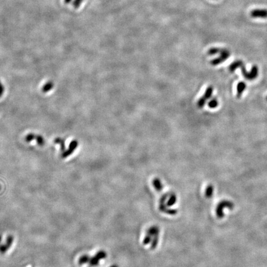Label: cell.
<instances>
[{"mask_svg": "<svg viewBox=\"0 0 267 267\" xmlns=\"http://www.w3.org/2000/svg\"><path fill=\"white\" fill-rule=\"evenodd\" d=\"M250 16L253 18H267V9H255L250 12Z\"/></svg>", "mask_w": 267, "mask_h": 267, "instance_id": "7a4b0ae2", "label": "cell"}, {"mask_svg": "<svg viewBox=\"0 0 267 267\" xmlns=\"http://www.w3.org/2000/svg\"><path fill=\"white\" fill-rule=\"evenodd\" d=\"M213 90V88H212L211 87H208L207 89V90H206V91H205V94H204V97L206 100H207V98H209L211 96V94H212Z\"/></svg>", "mask_w": 267, "mask_h": 267, "instance_id": "ba28073f", "label": "cell"}, {"mask_svg": "<svg viewBox=\"0 0 267 267\" xmlns=\"http://www.w3.org/2000/svg\"><path fill=\"white\" fill-rule=\"evenodd\" d=\"M73 1V0H64L65 3H66V4H68V3H72ZM82 1H83V0H74V2H73V6H74L75 8H79V7L80 6L81 3L82 2Z\"/></svg>", "mask_w": 267, "mask_h": 267, "instance_id": "52a82bcc", "label": "cell"}, {"mask_svg": "<svg viewBox=\"0 0 267 267\" xmlns=\"http://www.w3.org/2000/svg\"><path fill=\"white\" fill-rule=\"evenodd\" d=\"M12 242V238L11 236L8 237V239H7V243L6 245H3L0 246V251H1L2 253H4L6 250L9 248L8 247H9Z\"/></svg>", "mask_w": 267, "mask_h": 267, "instance_id": "5b68a950", "label": "cell"}, {"mask_svg": "<svg viewBox=\"0 0 267 267\" xmlns=\"http://www.w3.org/2000/svg\"><path fill=\"white\" fill-rule=\"evenodd\" d=\"M241 69H242V74H243L244 76L248 80H254L258 76V71H259L258 68H257V66H254L253 67L250 73L246 72L244 66V64L241 66Z\"/></svg>", "mask_w": 267, "mask_h": 267, "instance_id": "3957f363", "label": "cell"}, {"mask_svg": "<svg viewBox=\"0 0 267 267\" xmlns=\"http://www.w3.org/2000/svg\"><path fill=\"white\" fill-rule=\"evenodd\" d=\"M218 101H217V100L215 98H214L213 100H211V101L208 103L209 107L211 108H214L216 107L217 106H218Z\"/></svg>", "mask_w": 267, "mask_h": 267, "instance_id": "9c48e42d", "label": "cell"}, {"mask_svg": "<svg viewBox=\"0 0 267 267\" xmlns=\"http://www.w3.org/2000/svg\"><path fill=\"white\" fill-rule=\"evenodd\" d=\"M205 101H206V99L204 97H202L201 98H200L199 100L198 101V102H197V106L199 108L203 107L204 106V105H205Z\"/></svg>", "mask_w": 267, "mask_h": 267, "instance_id": "30bf717a", "label": "cell"}, {"mask_svg": "<svg viewBox=\"0 0 267 267\" xmlns=\"http://www.w3.org/2000/svg\"><path fill=\"white\" fill-rule=\"evenodd\" d=\"M52 86H53V85L52 84V83H47V84L44 87L43 89H44V90H45V92H46V91L50 90V89H51V88L52 87Z\"/></svg>", "mask_w": 267, "mask_h": 267, "instance_id": "7c38bea8", "label": "cell"}, {"mask_svg": "<svg viewBox=\"0 0 267 267\" xmlns=\"http://www.w3.org/2000/svg\"><path fill=\"white\" fill-rule=\"evenodd\" d=\"M243 64H244V63L241 61H235V63H233L231 64V66H229V69L232 72L235 71L237 68H239L240 66H242Z\"/></svg>", "mask_w": 267, "mask_h": 267, "instance_id": "8992f818", "label": "cell"}, {"mask_svg": "<svg viewBox=\"0 0 267 267\" xmlns=\"http://www.w3.org/2000/svg\"><path fill=\"white\" fill-rule=\"evenodd\" d=\"M245 88H246V85L244 82H240L238 83V87H237V92H238V97H240L241 96L242 93L245 90Z\"/></svg>", "mask_w": 267, "mask_h": 267, "instance_id": "277c9868", "label": "cell"}, {"mask_svg": "<svg viewBox=\"0 0 267 267\" xmlns=\"http://www.w3.org/2000/svg\"></svg>", "mask_w": 267, "mask_h": 267, "instance_id": "5bb4252c", "label": "cell"}, {"mask_svg": "<svg viewBox=\"0 0 267 267\" xmlns=\"http://www.w3.org/2000/svg\"><path fill=\"white\" fill-rule=\"evenodd\" d=\"M220 56L218 58H216L211 61V64L213 65L218 64L220 63L225 61L227 58H228L230 56V52L227 49H221L220 50Z\"/></svg>", "mask_w": 267, "mask_h": 267, "instance_id": "6da1fadb", "label": "cell"}, {"mask_svg": "<svg viewBox=\"0 0 267 267\" xmlns=\"http://www.w3.org/2000/svg\"><path fill=\"white\" fill-rule=\"evenodd\" d=\"M221 49L220 48H213L210 49V51L208 52V53L210 55H215L218 53L220 52Z\"/></svg>", "mask_w": 267, "mask_h": 267, "instance_id": "8fae6325", "label": "cell"}, {"mask_svg": "<svg viewBox=\"0 0 267 267\" xmlns=\"http://www.w3.org/2000/svg\"><path fill=\"white\" fill-rule=\"evenodd\" d=\"M1 241H2V236H0V242H1Z\"/></svg>", "mask_w": 267, "mask_h": 267, "instance_id": "4fadbf2b", "label": "cell"}]
</instances>
